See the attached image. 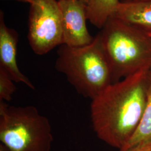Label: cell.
I'll return each mask as SVG.
<instances>
[{"instance_id": "obj_1", "label": "cell", "mask_w": 151, "mask_h": 151, "mask_svg": "<svg viewBox=\"0 0 151 151\" xmlns=\"http://www.w3.org/2000/svg\"><path fill=\"white\" fill-rule=\"evenodd\" d=\"M150 69L111 83L92 100L90 114L95 133L100 140L119 151L134 134L143 118Z\"/></svg>"}, {"instance_id": "obj_2", "label": "cell", "mask_w": 151, "mask_h": 151, "mask_svg": "<svg viewBox=\"0 0 151 151\" xmlns=\"http://www.w3.org/2000/svg\"><path fill=\"white\" fill-rule=\"evenodd\" d=\"M55 68L64 74L76 92L91 100L113 83L108 57L99 34L80 47L60 45Z\"/></svg>"}, {"instance_id": "obj_3", "label": "cell", "mask_w": 151, "mask_h": 151, "mask_svg": "<svg viewBox=\"0 0 151 151\" xmlns=\"http://www.w3.org/2000/svg\"><path fill=\"white\" fill-rule=\"evenodd\" d=\"M113 83L151 67V35L113 17L99 33Z\"/></svg>"}, {"instance_id": "obj_4", "label": "cell", "mask_w": 151, "mask_h": 151, "mask_svg": "<svg viewBox=\"0 0 151 151\" xmlns=\"http://www.w3.org/2000/svg\"><path fill=\"white\" fill-rule=\"evenodd\" d=\"M0 140L11 151H50L53 137L49 119L36 107L0 101Z\"/></svg>"}, {"instance_id": "obj_5", "label": "cell", "mask_w": 151, "mask_h": 151, "mask_svg": "<svg viewBox=\"0 0 151 151\" xmlns=\"http://www.w3.org/2000/svg\"><path fill=\"white\" fill-rule=\"evenodd\" d=\"M30 5L29 43L35 54L43 55L63 44L58 1L34 0Z\"/></svg>"}, {"instance_id": "obj_6", "label": "cell", "mask_w": 151, "mask_h": 151, "mask_svg": "<svg viewBox=\"0 0 151 151\" xmlns=\"http://www.w3.org/2000/svg\"><path fill=\"white\" fill-rule=\"evenodd\" d=\"M62 15L63 44L80 47L93 41L87 28L86 4L78 1L58 0Z\"/></svg>"}, {"instance_id": "obj_7", "label": "cell", "mask_w": 151, "mask_h": 151, "mask_svg": "<svg viewBox=\"0 0 151 151\" xmlns=\"http://www.w3.org/2000/svg\"><path fill=\"white\" fill-rule=\"evenodd\" d=\"M19 35L16 31L6 26L4 13H0V68L5 71L17 83L25 84L34 90L32 82L20 70L17 63V45Z\"/></svg>"}, {"instance_id": "obj_8", "label": "cell", "mask_w": 151, "mask_h": 151, "mask_svg": "<svg viewBox=\"0 0 151 151\" xmlns=\"http://www.w3.org/2000/svg\"><path fill=\"white\" fill-rule=\"evenodd\" d=\"M112 17L151 35V0L120 1Z\"/></svg>"}, {"instance_id": "obj_9", "label": "cell", "mask_w": 151, "mask_h": 151, "mask_svg": "<svg viewBox=\"0 0 151 151\" xmlns=\"http://www.w3.org/2000/svg\"><path fill=\"white\" fill-rule=\"evenodd\" d=\"M120 0H87V17L92 25L103 28L113 16Z\"/></svg>"}, {"instance_id": "obj_10", "label": "cell", "mask_w": 151, "mask_h": 151, "mask_svg": "<svg viewBox=\"0 0 151 151\" xmlns=\"http://www.w3.org/2000/svg\"><path fill=\"white\" fill-rule=\"evenodd\" d=\"M148 96L145 110L134 134L120 151H128L136 146L151 142V68L148 72Z\"/></svg>"}, {"instance_id": "obj_11", "label": "cell", "mask_w": 151, "mask_h": 151, "mask_svg": "<svg viewBox=\"0 0 151 151\" xmlns=\"http://www.w3.org/2000/svg\"><path fill=\"white\" fill-rule=\"evenodd\" d=\"M16 89L14 81L5 70L0 68V101H11Z\"/></svg>"}, {"instance_id": "obj_12", "label": "cell", "mask_w": 151, "mask_h": 151, "mask_svg": "<svg viewBox=\"0 0 151 151\" xmlns=\"http://www.w3.org/2000/svg\"><path fill=\"white\" fill-rule=\"evenodd\" d=\"M128 151H151V142L136 146Z\"/></svg>"}, {"instance_id": "obj_13", "label": "cell", "mask_w": 151, "mask_h": 151, "mask_svg": "<svg viewBox=\"0 0 151 151\" xmlns=\"http://www.w3.org/2000/svg\"><path fill=\"white\" fill-rule=\"evenodd\" d=\"M0 151H11L5 145L1 143L0 144Z\"/></svg>"}, {"instance_id": "obj_14", "label": "cell", "mask_w": 151, "mask_h": 151, "mask_svg": "<svg viewBox=\"0 0 151 151\" xmlns=\"http://www.w3.org/2000/svg\"><path fill=\"white\" fill-rule=\"evenodd\" d=\"M150 0H120L121 2H141V1H146Z\"/></svg>"}, {"instance_id": "obj_15", "label": "cell", "mask_w": 151, "mask_h": 151, "mask_svg": "<svg viewBox=\"0 0 151 151\" xmlns=\"http://www.w3.org/2000/svg\"><path fill=\"white\" fill-rule=\"evenodd\" d=\"M16 1H20V2H26V3H28L30 5L32 4V3L34 2V0H16Z\"/></svg>"}, {"instance_id": "obj_16", "label": "cell", "mask_w": 151, "mask_h": 151, "mask_svg": "<svg viewBox=\"0 0 151 151\" xmlns=\"http://www.w3.org/2000/svg\"><path fill=\"white\" fill-rule=\"evenodd\" d=\"M73 1H81L82 2H84L85 4H86L87 1V0H73Z\"/></svg>"}, {"instance_id": "obj_17", "label": "cell", "mask_w": 151, "mask_h": 151, "mask_svg": "<svg viewBox=\"0 0 151 151\" xmlns=\"http://www.w3.org/2000/svg\"></svg>"}]
</instances>
